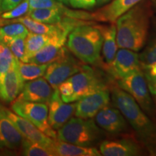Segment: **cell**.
I'll return each mask as SVG.
<instances>
[{
    "label": "cell",
    "instance_id": "1",
    "mask_svg": "<svg viewBox=\"0 0 156 156\" xmlns=\"http://www.w3.org/2000/svg\"><path fill=\"white\" fill-rule=\"evenodd\" d=\"M151 10L148 4L139 2L116 20L119 48L139 51L147 38Z\"/></svg>",
    "mask_w": 156,
    "mask_h": 156
},
{
    "label": "cell",
    "instance_id": "2",
    "mask_svg": "<svg viewBox=\"0 0 156 156\" xmlns=\"http://www.w3.org/2000/svg\"><path fill=\"white\" fill-rule=\"evenodd\" d=\"M112 98L114 106L122 112L151 153L156 155V126L153 122L133 98L120 87L112 89Z\"/></svg>",
    "mask_w": 156,
    "mask_h": 156
},
{
    "label": "cell",
    "instance_id": "3",
    "mask_svg": "<svg viewBox=\"0 0 156 156\" xmlns=\"http://www.w3.org/2000/svg\"><path fill=\"white\" fill-rule=\"evenodd\" d=\"M91 23L77 26L67 36V48L78 59L94 64L100 58L103 37L100 30Z\"/></svg>",
    "mask_w": 156,
    "mask_h": 156
},
{
    "label": "cell",
    "instance_id": "4",
    "mask_svg": "<svg viewBox=\"0 0 156 156\" xmlns=\"http://www.w3.org/2000/svg\"><path fill=\"white\" fill-rule=\"evenodd\" d=\"M56 139L83 147H90L102 136V132L93 119L76 116L57 130Z\"/></svg>",
    "mask_w": 156,
    "mask_h": 156
},
{
    "label": "cell",
    "instance_id": "5",
    "mask_svg": "<svg viewBox=\"0 0 156 156\" xmlns=\"http://www.w3.org/2000/svg\"><path fill=\"white\" fill-rule=\"evenodd\" d=\"M11 108L18 116L30 121L46 135L52 139H56V132L48 123V107L46 103L15 99Z\"/></svg>",
    "mask_w": 156,
    "mask_h": 156
},
{
    "label": "cell",
    "instance_id": "6",
    "mask_svg": "<svg viewBox=\"0 0 156 156\" xmlns=\"http://www.w3.org/2000/svg\"><path fill=\"white\" fill-rule=\"evenodd\" d=\"M119 87L133 98L144 112L154 115V106L142 69L117 80Z\"/></svg>",
    "mask_w": 156,
    "mask_h": 156
},
{
    "label": "cell",
    "instance_id": "7",
    "mask_svg": "<svg viewBox=\"0 0 156 156\" xmlns=\"http://www.w3.org/2000/svg\"><path fill=\"white\" fill-rule=\"evenodd\" d=\"M83 68V66L71 55L69 49L66 48L61 56L48 64L44 76L54 89H57L60 84Z\"/></svg>",
    "mask_w": 156,
    "mask_h": 156
},
{
    "label": "cell",
    "instance_id": "8",
    "mask_svg": "<svg viewBox=\"0 0 156 156\" xmlns=\"http://www.w3.org/2000/svg\"><path fill=\"white\" fill-rule=\"evenodd\" d=\"M67 80L71 83L73 90V102L87 95L107 89L106 83L98 74L86 66Z\"/></svg>",
    "mask_w": 156,
    "mask_h": 156
},
{
    "label": "cell",
    "instance_id": "9",
    "mask_svg": "<svg viewBox=\"0 0 156 156\" xmlns=\"http://www.w3.org/2000/svg\"><path fill=\"white\" fill-rule=\"evenodd\" d=\"M48 120L53 129L58 130L71 119L75 112V103H65L62 101L58 89H54L48 103Z\"/></svg>",
    "mask_w": 156,
    "mask_h": 156
},
{
    "label": "cell",
    "instance_id": "10",
    "mask_svg": "<svg viewBox=\"0 0 156 156\" xmlns=\"http://www.w3.org/2000/svg\"><path fill=\"white\" fill-rule=\"evenodd\" d=\"M109 72L117 80L142 69L139 54L127 48L117 51L113 62L108 64Z\"/></svg>",
    "mask_w": 156,
    "mask_h": 156
},
{
    "label": "cell",
    "instance_id": "11",
    "mask_svg": "<svg viewBox=\"0 0 156 156\" xmlns=\"http://www.w3.org/2000/svg\"><path fill=\"white\" fill-rule=\"evenodd\" d=\"M75 115L81 119H92L99 111L110 103V93L108 90L98 91L77 101Z\"/></svg>",
    "mask_w": 156,
    "mask_h": 156
},
{
    "label": "cell",
    "instance_id": "12",
    "mask_svg": "<svg viewBox=\"0 0 156 156\" xmlns=\"http://www.w3.org/2000/svg\"><path fill=\"white\" fill-rule=\"evenodd\" d=\"M3 108L4 112L9 117V119L13 122V124H15L23 137L31 142L41 144L51 149L54 139H52L46 135L30 121L22 116H18L15 113L11 112L10 110L7 109L5 107H3Z\"/></svg>",
    "mask_w": 156,
    "mask_h": 156
},
{
    "label": "cell",
    "instance_id": "13",
    "mask_svg": "<svg viewBox=\"0 0 156 156\" xmlns=\"http://www.w3.org/2000/svg\"><path fill=\"white\" fill-rule=\"evenodd\" d=\"M54 90V89L45 78L38 77L25 83L16 99L48 104Z\"/></svg>",
    "mask_w": 156,
    "mask_h": 156
},
{
    "label": "cell",
    "instance_id": "14",
    "mask_svg": "<svg viewBox=\"0 0 156 156\" xmlns=\"http://www.w3.org/2000/svg\"><path fill=\"white\" fill-rule=\"evenodd\" d=\"M18 61L17 58H14L11 67L0 85V99L5 103H11L15 101L25 83L19 73Z\"/></svg>",
    "mask_w": 156,
    "mask_h": 156
},
{
    "label": "cell",
    "instance_id": "15",
    "mask_svg": "<svg viewBox=\"0 0 156 156\" xmlns=\"http://www.w3.org/2000/svg\"><path fill=\"white\" fill-rule=\"evenodd\" d=\"M68 34H55L51 36L48 44L39 50L32 57L29 58L28 62L37 64H49L62 55L66 47L64 45L67 41Z\"/></svg>",
    "mask_w": 156,
    "mask_h": 156
},
{
    "label": "cell",
    "instance_id": "16",
    "mask_svg": "<svg viewBox=\"0 0 156 156\" xmlns=\"http://www.w3.org/2000/svg\"><path fill=\"white\" fill-rule=\"evenodd\" d=\"M142 0H114L102 8L90 13L91 20L103 23H114L132 7Z\"/></svg>",
    "mask_w": 156,
    "mask_h": 156
},
{
    "label": "cell",
    "instance_id": "17",
    "mask_svg": "<svg viewBox=\"0 0 156 156\" xmlns=\"http://www.w3.org/2000/svg\"><path fill=\"white\" fill-rule=\"evenodd\" d=\"M98 125L112 134H119L127 129L126 119L118 108L105 106L95 115Z\"/></svg>",
    "mask_w": 156,
    "mask_h": 156
},
{
    "label": "cell",
    "instance_id": "18",
    "mask_svg": "<svg viewBox=\"0 0 156 156\" xmlns=\"http://www.w3.org/2000/svg\"><path fill=\"white\" fill-rule=\"evenodd\" d=\"M25 138L0 106V148L14 150L22 147Z\"/></svg>",
    "mask_w": 156,
    "mask_h": 156
},
{
    "label": "cell",
    "instance_id": "19",
    "mask_svg": "<svg viewBox=\"0 0 156 156\" xmlns=\"http://www.w3.org/2000/svg\"><path fill=\"white\" fill-rule=\"evenodd\" d=\"M100 152L104 156H135L141 154L138 144L128 139L105 140L101 144Z\"/></svg>",
    "mask_w": 156,
    "mask_h": 156
},
{
    "label": "cell",
    "instance_id": "20",
    "mask_svg": "<svg viewBox=\"0 0 156 156\" xmlns=\"http://www.w3.org/2000/svg\"><path fill=\"white\" fill-rule=\"evenodd\" d=\"M27 15L38 22L54 25L61 23L66 16L76 18L77 11L71 10L62 5L61 7L52 8L33 9L28 11Z\"/></svg>",
    "mask_w": 156,
    "mask_h": 156
},
{
    "label": "cell",
    "instance_id": "21",
    "mask_svg": "<svg viewBox=\"0 0 156 156\" xmlns=\"http://www.w3.org/2000/svg\"><path fill=\"white\" fill-rule=\"evenodd\" d=\"M54 155L58 156H100L99 152L95 147H83L66 142L54 139L51 147Z\"/></svg>",
    "mask_w": 156,
    "mask_h": 156
},
{
    "label": "cell",
    "instance_id": "22",
    "mask_svg": "<svg viewBox=\"0 0 156 156\" xmlns=\"http://www.w3.org/2000/svg\"><path fill=\"white\" fill-rule=\"evenodd\" d=\"M103 37V54L107 64H110L116 55L118 46L116 44V27L114 23L110 25H97Z\"/></svg>",
    "mask_w": 156,
    "mask_h": 156
},
{
    "label": "cell",
    "instance_id": "23",
    "mask_svg": "<svg viewBox=\"0 0 156 156\" xmlns=\"http://www.w3.org/2000/svg\"><path fill=\"white\" fill-rule=\"evenodd\" d=\"M51 36L48 35L37 34L29 32L25 38V60L28 62L29 58L32 57L39 50L48 44Z\"/></svg>",
    "mask_w": 156,
    "mask_h": 156
},
{
    "label": "cell",
    "instance_id": "24",
    "mask_svg": "<svg viewBox=\"0 0 156 156\" xmlns=\"http://www.w3.org/2000/svg\"><path fill=\"white\" fill-rule=\"evenodd\" d=\"M48 64H37L18 61V70L25 82L41 77L46 73Z\"/></svg>",
    "mask_w": 156,
    "mask_h": 156
},
{
    "label": "cell",
    "instance_id": "25",
    "mask_svg": "<svg viewBox=\"0 0 156 156\" xmlns=\"http://www.w3.org/2000/svg\"><path fill=\"white\" fill-rule=\"evenodd\" d=\"M29 30L20 23H10L0 27V40L5 38H15L28 36Z\"/></svg>",
    "mask_w": 156,
    "mask_h": 156
},
{
    "label": "cell",
    "instance_id": "26",
    "mask_svg": "<svg viewBox=\"0 0 156 156\" xmlns=\"http://www.w3.org/2000/svg\"><path fill=\"white\" fill-rule=\"evenodd\" d=\"M25 38L24 37L5 38L0 40L9 48L15 58L24 62L25 60Z\"/></svg>",
    "mask_w": 156,
    "mask_h": 156
},
{
    "label": "cell",
    "instance_id": "27",
    "mask_svg": "<svg viewBox=\"0 0 156 156\" xmlns=\"http://www.w3.org/2000/svg\"><path fill=\"white\" fill-rule=\"evenodd\" d=\"M23 155L26 156H53L50 148L30 140L24 139L22 145Z\"/></svg>",
    "mask_w": 156,
    "mask_h": 156
},
{
    "label": "cell",
    "instance_id": "28",
    "mask_svg": "<svg viewBox=\"0 0 156 156\" xmlns=\"http://www.w3.org/2000/svg\"><path fill=\"white\" fill-rule=\"evenodd\" d=\"M14 58L9 48L4 43L0 41V85L11 67Z\"/></svg>",
    "mask_w": 156,
    "mask_h": 156
},
{
    "label": "cell",
    "instance_id": "29",
    "mask_svg": "<svg viewBox=\"0 0 156 156\" xmlns=\"http://www.w3.org/2000/svg\"><path fill=\"white\" fill-rule=\"evenodd\" d=\"M29 10V5L28 0H23L18 5L10 10L4 12L1 15L2 20H13L23 17L28 13Z\"/></svg>",
    "mask_w": 156,
    "mask_h": 156
},
{
    "label": "cell",
    "instance_id": "30",
    "mask_svg": "<svg viewBox=\"0 0 156 156\" xmlns=\"http://www.w3.org/2000/svg\"><path fill=\"white\" fill-rule=\"evenodd\" d=\"M142 67L156 62V38L139 55Z\"/></svg>",
    "mask_w": 156,
    "mask_h": 156
},
{
    "label": "cell",
    "instance_id": "31",
    "mask_svg": "<svg viewBox=\"0 0 156 156\" xmlns=\"http://www.w3.org/2000/svg\"><path fill=\"white\" fill-rule=\"evenodd\" d=\"M29 10L36 9L52 8V7H61L63 4L58 2L56 0H28Z\"/></svg>",
    "mask_w": 156,
    "mask_h": 156
},
{
    "label": "cell",
    "instance_id": "32",
    "mask_svg": "<svg viewBox=\"0 0 156 156\" xmlns=\"http://www.w3.org/2000/svg\"><path fill=\"white\" fill-rule=\"evenodd\" d=\"M69 5L76 9H88L94 7L96 0H69Z\"/></svg>",
    "mask_w": 156,
    "mask_h": 156
},
{
    "label": "cell",
    "instance_id": "33",
    "mask_svg": "<svg viewBox=\"0 0 156 156\" xmlns=\"http://www.w3.org/2000/svg\"><path fill=\"white\" fill-rule=\"evenodd\" d=\"M23 0H1L0 3V9L2 12L10 10L19 5Z\"/></svg>",
    "mask_w": 156,
    "mask_h": 156
},
{
    "label": "cell",
    "instance_id": "34",
    "mask_svg": "<svg viewBox=\"0 0 156 156\" xmlns=\"http://www.w3.org/2000/svg\"><path fill=\"white\" fill-rule=\"evenodd\" d=\"M109 1H110V0H96V2L98 5H102L107 3Z\"/></svg>",
    "mask_w": 156,
    "mask_h": 156
},
{
    "label": "cell",
    "instance_id": "35",
    "mask_svg": "<svg viewBox=\"0 0 156 156\" xmlns=\"http://www.w3.org/2000/svg\"><path fill=\"white\" fill-rule=\"evenodd\" d=\"M58 2L63 4V5H69V0H56Z\"/></svg>",
    "mask_w": 156,
    "mask_h": 156
},
{
    "label": "cell",
    "instance_id": "36",
    "mask_svg": "<svg viewBox=\"0 0 156 156\" xmlns=\"http://www.w3.org/2000/svg\"><path fill=\"white\" fill-rule=\"evenodd\" d=\"M146 80L147 81H153V80H156V76L154 77H151V78H146Z\"/></svg>",
    "mask_w": 156,
    "mask_h": 156
},
{
    "label": "cell",
    "instance_id": "37",
    "mask_svg": "<svg viewBox=\"0 0 156 156\" xmlns=\"http://www.w3.org/2000/svg\"><path fill=\"white\" fill-rule=\"evenodd\" d=\"M0 3H1V0H0ZM0 12H1V9H0Z\"/></svg>",
    "mask_w": 156,
    "mask_h": 156
},
{
    "label": "cell",
    "instance_id": "38",
    "mask_svg": "<svg viewBox=\"0 0 156 156\" xmlns=\"http://www.w3.org/2000/svg\"><path fill=\"white\" fill-rule=\"evenodd\" d=\"M155 7H156V2H155Z\"/></svg>",
    "mask_w": 156,
    "mask_h": 156
},
{
    "label": "cell",
    "instance_id": "39",
    "mask_svg": "<svg viewBox=\"0 0 156 156\" xmlns=\"http://www.w3.org/2000/svg\"><path fill=\"white\" fill-rule=\"evenodd\" d=\"M155 1H156V0H155Z\"/></svg>",
    "mask_w": 156,
    "mask_h": 156
}]
</instances>
